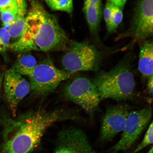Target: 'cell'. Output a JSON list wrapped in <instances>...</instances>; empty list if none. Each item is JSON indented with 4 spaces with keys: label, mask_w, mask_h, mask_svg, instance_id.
I'll return each mask as SVG.
<instances>
[{
    "label": "cell",
    "mask_w": 153,
    "mask_h": 153,
    "mask_svg": "<svg viewBox=\"0 0 153 153\" xmlns=\"http://www.w3.org/2000/svg\"><path fill=\"white\" fill-rule=\"evenodd\" d=\"M79 119L78 116L62 109L30 111L15 120L5 117L3 120L5 134L12 133V136L6 140L1 153H30L53 124Z\"/></svg>",
    "instance_id": "obj_1"
},
{
    "label": "cell",
    "mask_w": 153,
    "mask_h": 153,
    "mask_svg": "<svg viewBox=\"0 0 153 153\" xmlns=\"http://www.w3.org/2000/svg\"><path fill=\"white\" fill-rule=\"evenodd\" d=\"M66 40L56 18L38 2L32 1L22 35L16 41L10 44L8 49L19 53L47 51L60 47Z\"/></svg>",
    "instance_id": "obj_2"
},
{
    "label": "cell",
    "mask_w": 153,
    "mask_h": 153,
    "mask_svg": "<svg viewBox=\"0 0 153 153\" xmlns=\"http://www.w3.org/2000/svg\"><path fill=\"white\" fill-rule=\"evenodd\" d=\"M132 56L128 53L108 71L99 73L93 80L101 100H131L134 95L135 82L131 68Z\"/></svg>",
    "instance_id": "obj_3"
},
{
    "label": "cell",
    "mask_w": 153,
    "mask_h": 153,
    "mask_svg": "<svg viewBox=\"0 0 153 153\" xmlns=\"http://www.w3.org/2000/svg\"><path fill=\"white\" fill-rule=\"evenodd\" d=\"M103 55L89 41L70 42L63 56L64 70L73 74L80 71H97L102 62Z\"/></svg>",
    "instance_id": "obj_4"
},
{
    "label": "cell",
    "mask_w": 153,
    "mask_h": 153,
    "mask_svg": "<svg viewBox=\"0 0 153 153\" xmlns=\"http://www.w3.org/2000/svg\"><path fill=\"white\" fill-rule=\"evenodd\" d=\"M72 74L57 68L51 61L46 59L37 64L30 75L29 82L32 95L45 97L53 93L60 84Z\"/></svg>",
    "instance_id": "obj_5"
},
{
    "label": "cell",
    "mask_w": 153,
    "mask_h": 153,
    "mask_svg": "<svg viewBox=\"0 0 153 153\" xmlns=\"http://www.w3.org/2000/svg\"><path fill=\"white\" fill-rule=\"evenodd\" d=\"M153 0H136L128 28L116 40L131 38L128 46L150 39L153 34Z\"/></svg>",
    "instance_id": "obj_6"
},
{
    "label": "cell",
    "mask_w": 153,
    "mask_h": 153,
    "mask_svg": "<svg viewBox=\"0 0 153 153\" xmlns=\"http://www.w3.org/2000/svg\"><path fill=\"white\" fill-rule=\"evenodd\" d=\"M63 93L66 99L81 106L91 118L99 109L101 100L97 87L85 76L74 78L65 86Z\"/></svg>",
    "instance_id": "obj_7"
},
{
    "label": "cell",
    "mask_w": 153,
    "mask_h": 153,
    "mask_svg": "<svg viewBox=\"0 0 153 153\" xmlns=\"http://www.w3.org/2000/svg\"><path fill=\"white\" fill-rule=\"evenodd\" d=\"M152 116L150 107L130 111L120 138L106 153H118L129 150L149 124Z\"/></svg>",
    "instance_id": "obj_8"
},
{
    "label": "cell",
    "mask_w": 153,
    "mask_h": 153,
    "mask_svg": "<svg viewBox=\"0 0 153 153\" xmlns=\"http://www.w3.org/2000/svg\"><path fill=\"white\" fill-rule=\"evenodd\" d=\"M130 108L119 104L107 108L101 126L99 140L101 143L110 142L124 129Z\"/></svg>",
    "instance_id": "obj_9"
},
{
    "label": "cell",
    "mask_w": 153,
    "mask_h": 153,
    "mask_svg": "<svg viewBox=\"0 0 153 153\" xmlns=\"http://www.w3.org/2000/svg\"><path fill=\"white\" fill-rule=\"evenodd\" d=\"M3 82L4 97L15 117L19 104L30 92V83L11 68L5 71Z\"/></svg>",
    "instance_id": "obj_10"
},
{
    "label": "cell",
    "mask_w": 153,
    "mask_h": 153,
    "mask_svg": "<svg viewBox=\"0 0 153 153\" xmlns=\"http://www.w3.org/2000/svg\"><path fill=\"white\" fill-rule=\"evenodd\" d=\"M54 153H99L94 148L83 130L70 127L59 134Z\"/></svg>",
    "instance_id": "obj_11"
},
{
    "label": "cell",
    "mask_w": 153,
    "mask_h": 153,
    "mask_svg": "<svg viewBox=\"0 0 153 153\" xmlns=\"http://www.w3.org/2000/svg\"><path fill=\"white\" fill-rule=\"evenodd\" d=\"M138 44V69L143 77L149 78L153 75V40L152 39H149L140 42Z\"/></svg>",
    "instance_id": "obj_12"
},
{
    "label": "cell",
    "mask_w": 153,
    "mask_h": 153,
    "mask_svg": "<svg viewBox=\"0 0 153 153\" xmlns=\"http://www.w3.org/2000/svg\"><path fill=\"white\" fill-rule=\"evenodd\" d=\"M83 11L91 33L97 36L102 14V7L84 0Z\"/></svg>",
    "instance_id": "obj_13"
},
{
    "label": "cell",
    "mask_w": 153,
    "mask_h": 153,
    "mask_svg": "<svg viewBox=\"0 0 153 153\" xmlns=\"http://www.w3.org/2000/svg\"><path fill=\"white\" fill-rule=\"evenodd\" d=\"M17 14L14 24L8 29L11 37L19 38L23 31L25 20L27 13V5L26 0H16Z\"/></svg>",
    "instance_id": "obj_14"
},
{
    "label": "cell",
    "mask_w": 153,
    "mask_h": 153,
    "mask_svg": "<svg viewBox=\"0 0 153 153\" xmlns=\"http://www.w3.org/2000/svg\"><path fill=\"white\" fill-rule=\"evenodd\" d=\"M37 64L35 57L27 53L19 57L11 68L21 75L29 76Z\"/></svg>",
    "instance_id": "obj_15"
},
{
    "label": "cell",
    "mask_w": 153,
    "mask_h": 153,
    "mask_svg": "<svg viewBox=\"0 0 153 153\" xmlns=\"http://www.w3.org/2000/svg\"><path fill=\"white\" fill-rule=\"evenodd\" d=\"M53 10L64 11L71 14L73 10V0H45Z\"/></svg>",
    "instance_id": "obj_16"
},
{
    "label": "cell",
    "mask_w": 153,
    "mask_h": 153,
    "mask_svg": "<svg viewBox=\"0 0 153 153\" xmlns=\"http://www.w3.org/2000/svg\"><path fill=\"white\" fill-rule=\"evenodd\" d=\"M123 18V10L114 4L109 26L107 29L110 33L116 30L121 23Z\"/></svg>",
    "instance_id": "obj_17"
},
{
    "label": "cell",
    "mask_w": 153,
    "mask_h": 153,
    "mask_svg": "<svg viewBox=\"0 0 153 153\" xmlns=\"http://www.w3.org/2000/svg\"><path fill=\"white\" fill-rule=\"evenodd\" d=\"M153 143V122L149 126L148 129L145 133L142 141L137 145L132 153H138L146 148Z\"/></svg>",
    "instance_id": "obj_18"
},
{
    "label": "cell",
    "mask_w": 153,
    "mask_h": 153,
    "mask_svg": "<svg viewBox=\"0 0 153 153\" xmlns=\"http://www.w3.org/2000/svg\"><path fill=\"white\" fill-rule=\"evenodd\" d=\"M11 36L7 29L0 28V53L6 52L8 49Z\"/></svg>",
    "instance_id": "obj_19"
},
{
    "label": "cell",
    "mask_w": 153,
    "mask_h": 153,
    "mask_svg": "<svg viewBox=\"0 0 153 153\" xmlns=\"http://www.w3.org/2000/svg\"><path fill=\"white\" fill-rule=\"evenodd\" d=\"M0 15L4 27L7 30L14 24L16 21V15L10 11L0 10Z\"/></svg>",
    "instance_id": "obj_20"
},
{
    "label": "cell",
    "mask_w": 153,
    "mask_h": 153,
    "mask_svg": "<svg viewBox=\"0 0 153 153\" xmlns=\"http://www.w3.org/2000/svg\"><path fill=\"white\" fill-rule=\"evenodd\" d=\"M0 10L10 11L17 15L16 0H0Z\"/></svg>",
    "instance_id": "obj_21"
},
{
    "label": "cell",
    "mask_w": 153,
    "mask_h": 153,
    "mask_svg": "<svg viewBox=\"0 0 153 153\" xmlns=\"http://www.w3.org/2000/svg\"><path fill=\"white\" fill-rule=\"evenodd\" d=\"M113 6V4L107 0L104 9L103 10V15L107 29L110 26Z\"/></svg>",
    "instance_id": "obj_22"
},
{
    "label": "cell",
    "mask_w": 153,
    "mask_h": 153,
    "mask_svg": "<svg viewBox=\"0 0 153 153\" xmlns=\"http://www.w3.org/2000/svg\"><path fill=\"white\" fill-rule=\"evenodd\" d=\"M112 4L120 7L123 10L127 0H108Z\"/></svg>",
    "instance_id": "obj_23"
},
{
    "label": "cell",
    "mask_w": 153,
    "mask_h": 153,
    "mask_svg": "<svg viewBox=\"0 0 153 153\" xmlns=\"http://www.w3.org/2000/svg\"><path fill=\"white\" fill-rule=\"evenodd\" d=\"M153 75L149 77L148 82V92L150 95H152L153 93Z\"/></svg>",
    "instance_id": "obj_24"
},
{
    "label": "cell",
    "mask_w": 153,
    "mask_h": 153,
    "mask_svg": "<svg viewBox=\"0 0 153 153\" xmlns=\"http://www.w3.org/2000/svg\"><path fill=\"white\" fill-rule=\"evenodd\" d=\"M4 74L2 72L0 71V91H1L2 84L3 82Z\"/></svg>",
    "instance_id": "obj_25"
},
{
    "label": "cell",
    "mask_w": 153,
    "mask_h": 153,
    "mask_svg": "<svg viewBox=\"0 0 153 153\" xmlns=\"http://www.w3.org/2000/svg\"><path fill=\"white\" fill-rule=\"evenodd\" d=\"M147 153H153V146H152L151 148L149 149L148 152Z\"/></svg>",
    "instance_id": "obj_26"
},
{
    "label": "cell",
    "mask_w": 153,
    "mask_h": 153,
    "mask_svg": "<svg viewBox=\"0 0 153 153\" xmlns=\"http://www.w3.org/2000/svg\"><path fill=\"white\" fill-rule=\"evenodd\" d=\"M0 20H1V15H0Z\"/></svg>",
    "instance_id": "obj_27"
}]
</instances>
